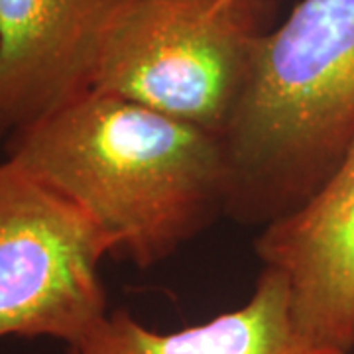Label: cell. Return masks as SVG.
<instances>
[{"label":"cell","instance_id":"obj_1","mask_svg":"<svg viewBox=\"0 0 354 354\" xmlns=\"http://www.w3.org/2000/svg\"><path fill=\"white\" fill-rule=\"evenodd\" d=\"M6 158L87 211L140 270L227 216L218 134L95 88L12 134Z\"/></svg>","mask_w":354,"mask_h":354},{"label":"cell","instance_id":"obj_2","mask_svg":"<svg viewBox=\"0 0 354 354\" xmlns=\"http://www.w3.org/2000/svg\"><path fill=\"white\" fill-rule=\"evenodd\" d=\"M223 144L236 223L266 227L323 185L354 144V0H299L258 39Z\"/></svg>","mask_w":354,"mask_h":354},{"label":"cell","instance_id":"obj_3","mask_svg":"<svg viewBox=\"0 0 354 354\" xmlns=\"http://www.w3.org/2000/svg\"><path fill=\"white\" fill-rule=\"evenodd\" d=\"M270 0H127L102 46L95 91L213 134L227 132L268 32Z\"/></svg>","mask_w":354,"mask_h":354},{"label":"cell","instance_id":"obj_4","mask_svg":"<svg viewBox=\"0 0 354 354\" xmlns=\"http://www.w3.org/2000/svg\"><path fill=\"white\" fill-rule=\"evenodd\" d=\"M116 250L87 211L0 162V339L83 341L109 315L101 264Z\"/></svg>","mask_w":354,"mask_h":354},{"label":"cell","instance_id":"obj_5","mask_svg":"<svg viewBox=\"0 0 354 354\" xmlns=\"http://www.w3.org/2000/svg\"><path fill=\"white\" fill-rule=\"evenodd\" d=\"M127 0H0V136L10 138L95 85Z\"/></svg>","mask_w":354,"mask_h":354},{"label":"cell","instance_id":"obj_6","mask_svg":"<svg viewBox=\"0 0 354 354\" xmlns=\"http://www.w3.org/2000/svg\"><path fill=\"white\" fill-rule=\"evenodd\" d=\"M254 250L288 279L297 327L319 344L354 351V144L297 209L262 227Z\"/></svg>","mask_w":354,"mask_h":354},{"label":"cell","instance_id":"obj_7","mask_svg":"<svg viewBox=\"0 0 354 354\" xmlns=\"http://www.w3.org/2000/svg\"><path fill=\"white\" fill-rule=\"evenodd\" d=\"M65 354H344L319 344L297 327L288 279L262 268L248 301L213 319L160 333L127 309H114Z\"/></svg>","mask_w":354,"mask_h":354},{"label":"cell","instance_id":"obj_8","mask_svg":"<svg viewBox=\"0 0 354 354\" xmlns=\"http://www.w3.org/2000/svg\"><path fill=\"white\" fill-rule=\"evenodd\" d=\"M234 0H216V8H225L228 4H232Z\"/></svg>","mask_w":354,"mask_h":354}]
</instances>
